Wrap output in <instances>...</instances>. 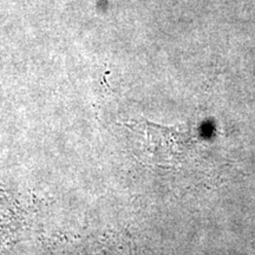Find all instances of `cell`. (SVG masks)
Wrapping results in <instances>:
<instances>
[{
	"mask_svg": "<svg viewBox=\"0 0 255 255\" xmlns=\"http://www.w3.org/2000/svg\"><path fill=\"white\" fill-rule=\"evenodd\" d=\"M131 130L136 133V154L149 164L167 165L176 163L182 151L181 133L167 127H159L149 122H135Z\"/></svg>",
	"mask_w": 255,
	"mask_h": 255,
	"instance_id": "cell-1",
	"label": "cell"
}]
</instances>
